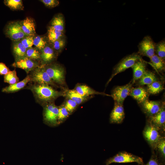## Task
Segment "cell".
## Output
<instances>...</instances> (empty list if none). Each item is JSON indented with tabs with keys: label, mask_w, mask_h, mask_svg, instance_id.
I'll return each mask as SVG.
<instances>
[{
	"label": "cell",
	"mask_w": 165,
	"mask_h": 165,
	"mask_svg": "<svg viewBox=\"0 0 165 165\" xmlns=\"http://www.w3.org/2000/svg\"><path fill=\"white\" fill-rule=\"evenodd\" d=\"M155 54L159 57L165 59V41L163 40L155 44Z\"/></svg>",
	"instance_id": "obj_32"
},
{
	"label": "cell",
	"mask_w": 165,
	"mask_h": 165,
	"mask_svg": "<svg viewBox=\"0 0 165 165\" xmlns=\"http://www.w3.org/2000/svg\"><path fill=\"white\" fill-rule=\"evenodd\" d=\"M10 71L4 63L0 62V75H5Z\"/></svg>",
	"instance_id": "obj_39"
},
{
	"label": "cell",
	"mask_w": 165,
	"mask_h": 165,
	"mask_svg": "<svg viewBox=\"0 0 165 165\" xmlns=\"http://www.w3.org/2000/svg\"><path fill=\"white\" fill-rule=\"evenodd\" d=\"M125 117V113L123 105L115 102L114 108L110 116V121L112 123H121Z\"/></svg>",
	"instance_id": "obj_13"
},
{
	"label": "cell",
	"mask_w": 165,
	"mask_h": 165,
	"mask_svg": "<svg viewBox=\"0 0 165 165\" xmlns=\"http://www.w3.org/2000/svg\"><path fill=\"white\" fill-rule=\"evenodd\" d=\"M156 81L157 80L155 74L152 72L147 70L139 79L138 83L141 85H148Z\"/></svg>",
	"instance_id": "obj_24"
},
{
	"label": "cell",
	"mask_w": 165,
	"mask_h": 165,
	"mask_svg": "<svg viewBox=\"0 0 165 165\" xmlns=\"http://www.w3.org/2000/svg\"><path fill=\"white\" fill-rule=\"evenodd\" d=\"M40 52L35 47H31L27 49L26 57L40 63Z\"/></svg>",
	"instance_id": "obj_28"
},
{
	"label": "cell",
	"mask_w": 165,
	"mask_h": 165,
	"mask_svg": "<svg viewBox=\"0 0 165 165\" xmlns=\"http://www.w3.org/2000/svg\"><path fill=\"white\" fill-rule=\"evenodd\" d=\"M150 123L156 126L159 129H164L165 124V110L163 106L160 111L155 115L150 116Z\"/></svg>",
	"instance_id": "obj_20"
},
{
	"label": "cell",
	"mask_w": 165,
	"mask_h": 165,
	"mask_svg": "<svg viewBox=\"0 0 165 165\" xmlns=\"http://www.w3.org/2000/svg\"><path fill=\"white\" fill-rule=\"evenodd\" d=\"M70 115L63 103L58 106V125L64 122Z\"/></svg>",
	"instance_id": "obj_30"
},
{
	"label": "cell",
	"mask_w": 165,
	"mask_h": 165,
	"mask_svg": "<svg viewBox=\"0 0 165 165\" xmlns=\"http://www.w3.org/2000/svg\"><path fill=\"white\" fill-rule=\"evenodd\" d=\"M4 82L10 85H12L19 82V79L17 76L16 71L15 70L10 71L4 75Z\"/></svg>",
	"instance_id": "obj_34"
},
{
	"label": "cell",
	"mask_w": 165,
	"mask_h": 165,
	"mask_svg": "<svg viewBox=\"0 0 165 165\" xmlns=\"http://www.w3.org/2000/svg\"><path fill=\"white\" fill-rule=\"evenodd\" d=\"M6 36L13 42H17L26 36L22 30L19 21H12L6 25L5 30Z\"/></svg>",
	"instance_id": "obj_7"
},
{
	"label": "cell",
	"mask_w": 165,
	"mask_h": 165,
	"mask_svg": "<svg viewBox=\"0 0 165 165\" xmlns=\"http://www.w3.org/2000/svg\"><path fill=\"white\" fill-rule=\"evenodd\" d=\"M42 106L43 108V117L44 123L51 127L58 126V106H56L54 102L47 103Z\"/></svg>",
	"instance_id": "obj_4"
},
{
	"label": "cell",
	"mask_w": 165,
	"mask_h": 165,
	"mask_svg": "<svg viewBox=\"0 0 165 165\" xmlns=\"http://www.w3.org/2000/svg\"><path fill=\"white\" fill-rule=\"evenodd\" d=\"M64 20L63 15L59 13L55 16L52 19L50 27L64 33Z\"/></svg>",
	"instance_id": "obj_23"
},
{
	"label": "cell",
	"mask_w": 165,
	"mask_h": 165,
	"mask_svg": "<svg viewBox=\"0 0 165 165\" xmlns=\"http://www.w3.org/2000/svg\"><path fill=\"white\" fill-rule=\"evenodd\" d=\"M66 40L64 36L50 44L53 49L58 54L61 53L64 47Z\"/></svg>",
	"instance_id": "obj_31"
},
{
	"label": "cell",
	"mask_w": 165,
	"mask_h": 165,
	"mask_svg": "<svg viewBox=\"0 0 165 165\" xmlns=\"http://www.w3.org/2000/svg\"><path fill=\"white\" fill-rule=\"evenodd\" d=\"M136 162L139 164L143 165L142 159L137 156L125 152L119 153L114 156L108 160L106 165H109L112 163H127Z\"/></svg>",
	"instance_id": "obj_6"
},
{
	"label": "cell",
	"mask_w": 165,
	"mask_h": 165,
	"mask_svg": "<svg viewBox=\"0 0 165 165\" xmlns=\"http://www.w3.org/2000/svg\"><path fill=\"white\" fill-rule=\"evenodd\" d=\"M4 4L13 10H23L24 7L21 0H5Z\"/></svg>",
	"instance_id": "obj_27"
},
{
	"label": "cell",
	"mask_w": 165,
	"mask_h": 165,
	"mask_svg": "<svg viewBox=\"0 0 165 165\" xmlns=\"http://www.w3.org/2000/svg\"><path fill=\"white\" fill-rule=\"evenodd\" d=\"M45 6L49 8H54L58 5L59 1L57 0H41Z\"/></svg>",
	"instance_id": "obj_38"
},
{
	"label": "cell",
	"mask_w": 165,
	"mask_h": 165,
	"mask_svg": "<svg viewBox=\"0 0 165 165\" xmlns=\"http://www.w3.org/2000/svg\"><path fill=\"white\" fill-rule=\"evenodd\" d=\"M12 65L14 67L24 70L28 74L41 64L39 62L31 60L26 57L15 61Z\"/></svg>",
	"instance_id": "obj_12"
},
{
	"label": "cell",
	"mask_w": 165,
	"mask_h": 165,
	"mask_svg": "<svg viewBox=\"0 0 165 165\" xmlns=\"http://www.w3.org/2000/svg\"><path fill=\"white\" fill-rule=\"evenodd\" d=\"M30 81L29 75L28 74L25 78L22 81L3 88L2 90V91L8 93L17 92L26 87L27 84L28 82H30Z\"/></svg>",
	"instance_id": "obj_18"
},
{
	"label": "cell",
	"mask_w": 165,
	"mask_h": 165,
	"mask_svg": "<svg viewBox=\"0 0 165 165\" xmlns=\"http://www.w3.org/2000/svg\"><path fill=\"white\" fill-rule=\"evenodd\" d=\"M141 59V56L138 53H134L123 58L114 68L113 73L107 82L106 86L108 84L114 76L128 68H131L137 61Z\"/></svg>",
	"instance_id": "obj_5"
},
{
	"label": "cell",
	"mask_w": 165,
	"mask_h": 165,
	"mask_svg": "<svg viewBox=\"0 0 165 165\" xmlns=\"http://www.w3.org/2000/svg\"><path fill=\"white\" fill-rule=\"evenodd\" d=\"M19 23L26 36H35L36 34L35 24L33 18L27 17L24 20L19 21Z\"/></svg>",
	"instance_id": "obj_15"
},
{
	"label": "cell",
	"mask_w": 165,
	"mask_h": 165,
	"mask_svg": "<svg viewBox=\"0 0 165 165\" xmlns=\"http://www.w3.org/2000/svg\"><path fill=\"white\" fill-rule=\"evenodd\" d=\"M163 89V87L161 83L156 81L150 85H147V91L148 93L155 94L159 93Z\"/></svg>",
	"instance_id": "obj_29"
},
{
	"label": "cell",
	"mask_w": 165,
	"mask_h": 165,
	"mask_svg": "<svg viewBox=\"0 0 165 165\" xmlns=\"http://www.w3.org/2000/svg\"><path fill=\"white\" fill-rule=\"evenodd\" d=\"M64 33L50 27L47 30V38L50 44L64 36Z\"/></svg>",
	"instance_id": "obj_25"
},
{
	"label": "cell",
	"mask_w": 165,
	"mask_h": 165,
	"mask_svg": "<svg viewBox=\"0 0 165 165\" xmlns=\"http://www.w3.org/2000/svg\"><path fill=\"white\" fill-rule=\"evenodd\" d=\"M74 89L79 94L85 97H92V95H94L111 96V95L97 91L88 86L83 84H77Z\"/></svg>",
	"instance_id": "obj_14"
},
{
	"label": "cell",
	"mask_w": 165,
	"mask_h": 165,
	"mask_svg": "<svg viewBox=\"0 0 165 165\" xmlns=\"http://www.w3.org/2000/svg\"><path fill=\"white\" fill-rule=\"evenodd\" d=\"M66 98H69L75 102L78 105H81L90 99L91 97L83 96L77 92L74 89H66L64 90Z\"/></svg>",
	"instance_id": "obj_21"
},
{
	"label": "cell",
	"mask_w": 165,
	"mask_h": 165,
	"mask_svg": "<svg viewBox=\"0 0 165 165\" xmlns=\"http://www.w3.org/2000/svg\"><path fill=\"white\" fill-rule=\"evenodd\" d=\"M30 82L34 83L46 84L55 87H59L52 80L45 71L44 66L41 65L31 72L28 74Z\"/></svg>",
	"instance_id": "obj_3"
},
{
	"label": "cell",
	"mask_w": 165,
	"mask_h": 165,
	"mask_svg": "<svg viewBox=\"0 0 165 165\" xmlns=\"http://www.w3.org/2000/svg\"><path fill=\"white\" fill-rule=\"evenodd\" d=\"M142 104L145 112L150 116L159 112L162 107L159 102L148 99L143 102Z\"/></svg>",
	"instance_id": "obj_16"
},
{
	"label": "cell",
	"mask_w": 165,
	"mask_h": 165,
	"mask_svg": "<svg viewBox=\"0 0 165 165\" xmlns=\"http://www.w3.org/2000/svg\"><path fill=\"white\" fill-rule=\"evenodd\" d=\"M33 45L39 51L42 50L47 44L45 38L41 36L37 35L34 37Z\"/></svg>",
	"instance_id": "obj_33"
},
{
	"label": "cell",
	"mask_w": 165,
	"mask_h": 165,
	"mask_svg": "<svg viewBox=\"0 0 165 165\" xmlns=\"http://www.w3.org/2000/svg\"><path fill=\"white\" fill-rule=\"evenodd\" d=\"M156 147L158 149L163 157L165 156V139L164 137H161L157 144Z\"/></svg>",
	"instance_id": "obj_37"
},
{
	"label": "cell",
	"mask_w": 165,
	"mask_h": 165,
	"mask_svg": "<svg viewBox=\"0 0 165 165\" xmlns=\"http://www.w3.org/2000/svg\"><path fill=\"white\" fill-rule=\"evenodd\" d=\"M150 59L152 64L157 71L161 72L164 70V60L159 57L156 54Z\"/></svg>",
	"instance_id": "obj_26"
},
{
	"label": "cell",
	"mask_w": 165,
	"mask_h": 165,
	"mask_svg": "<svg viewBox=\"0 0 165 165\" xmlns=\"http://www.w3.org/2000/svg\"><path fill=\"white\" fill-rule=\"evenodd\" d=\"M24 89L30 90L36 101L42 106L48 103L54 102L57 98L65 97L64 90H57L52 86L46 84L31 83Z\"/></svg>",
	"instance_id": "obj_1"
},
{
	"label": "cell",
	"mask_w": 165,
	"mask_h": 165,
	"mask_svg": "<svg viewBox=\"0 0 165 165\" xmlns=\"http://www.w3.org/2000/svg\"><path fill=\"white\" fill-rule=\"evenodd\" d=\"M155 44L150 36H145L138 45V53L150 58L155 54Z\"/></svg>",
	"instance_id": "obj_8"
},
{
	"label": "cell",
	"mask_w": 165,
	"mask_h": 165,
	"mask_svg": "<svg viewBox=\"0 0 165 165\" xmlns=\"http://www.w3.org/2000/svg\"><path fill=\"white\" fill-rule=\"evenodd\" d=\"M145 165H160V164L154 158H151Z\"/></svg>",
	"instance_id": "obj_40"
},
{
	"label": "cell",
	"mask_w": 165,
	"mask_h": 165,
	"mask_svg": "<svg viewBox=\"0 0 165 165\" xmlns=\"http://www.w3.org/2000/svg\"><path fill=\"white\" fill-rule=\"evenodd\" d=\"M63 104L70 115L75 111L78 105L75 102L68 98H66Z\"/></svg>",
	"instance_id": "obj_35"
},
{
	"label": "cell",
	"mask_w": 165,
	"mask_h": 165,
	"mask_svg": "<svg viewBox=\"0 0 165 165\" xmlns=\"http://www.w3.org/2000/svg\"><path fill=\"white\" fill-rule=\"evenodd\" d=\"M159 129L150 123L145 126L143 134L145 138L152 147H156L158 142L161 138L159 132Z\"/></svg>",
	"instance_id": "obj_9"
},
{
	"label": "cell",
	"mask_w": 165,
	"mask_h": 165,
	"mask_svg": "<svg viewBox=\"0 0 165 165\" xmlns=\"http://www.w3.org/2000/svg\"><path fill=\"white\" fill-rule=\"evenodd\" d=\"M12 50L15 61L26 57L27 49L20 41L13 42Z\"/></svg>",
	"instance_id": "obj_22"
},
{
	"label": "cell",
	"mask_w": 165,
	"mask_h": 165,
	"mask_svg": "<svg viewBox=\"0 0 165 165\" xmlns=\"http://www.w3.org/2000/svg\"><path fill=\"white\" fill-rule=\"evenodd\" d=\"M34 36H26L21 39L20 41L27 49L32 47V46L33 45Z\"/></svg>",
	"instance_id": "obj_36"
},
{
	"label": "cell",
	"mask_w": 165,
	"mask_h": 165,
	"mask_svg": "<svg viewBox=\"0 0 165 165\" xmlns=\"http://www.w3.org/2000/svg\"><path fill=\"white\" fill-rule=\"evenodd\" d=\"M133 70V84L139 79L146 72V64L142 59L137 61L131 67Z\"/></svg>",
	"instance_id": "obj_17"
},
{
	"label": "cell",
	"mask_w": 165,
	"mask_h": 165,
	"mask_svg": "<svg viewBox=\"0 0 165 165\" xmlns=\"http://www.w3.org/2000/svg\"><path fill=\"white\" fill-rule=\"evenodd\" d=\"M46 71L52 80L63 90L66 85L65 79V70L60 64L53 62L44 66Z\"/></svg>",
	"instance_id": "obj_2"
},
{
	"label": "cell",
	"mask_w": 165,
	"mask_h": 165,
	"mask_svg": "<svg viewBox=\"0 0 165 165\" xmlns=\"http://www.w3.org/2000/svg\"><path fill=\"white\" fill-rule=\"evenodd\" d=\"M133 84L132 82H130L125 85L116 87L111 95L115 102L123 105L125 99L129 94Z\"/></svg>",
	"instance_id": "obj_10"
},
{
	"label": "cell",
	"mask_w": 165,
	"mask_h": 165,
	"mask_svg": "<svg viewBox=\"0 0 165 165\" xmlns=\"http://www.w3.org/2000/svg\"><path fill=\"white\" fill-rule=\"evenodd\" d=\"M40 52V63L41 65L43 66L53 62L58 55L51 46L48 44Z\"/></svg>",
	"instance_id": "obj_11"
},
{
	"label": "cell",
	"mask_w": 165,
	"mask_h": 165,
	"mask_svg": "<svg viewBox=\"0 0 165 165\" xmlns=\"http://www.w3.org/2000/svg\"><path fill=\"white\" fill-rule=\"evenodd\" d=\"M129 95L141 103L148 99L149 96L147 90L142 87L131 88Z\"/></svg>",
	"instance_id": "obj_19"
}]
</instances>
